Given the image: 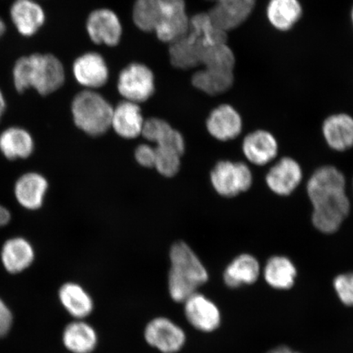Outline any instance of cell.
I'll use <instances>...</instances> for the list:
<instances>
[{
  "instance_id": "6da1fadb",
  "label": "cell",
  "mask_w": 353,
  "mask_h": 353,
  "mask_svg": "<svg viewBox=\"0 0 353 353\" xmlns=\"http://www.w3.org/2000/svg\"><path fill=\"white\" fill-rule=\"evenodd\" d=\"M307 192L313 206V226L326 234L337 232L351 210L342 172L332 165L319 168L309 179Z\"/></svg>"
},
{
  "instance_id": "7a4b0ae2",
  "label": "cell",
  "mask_w": 353,
  "mask_h": 353,
  "mask_svg": "<svg viewBox=\"0 0 353 353\" xmlns=\"http://www.w3.org/2000/svg\"><path fill=\"white\" fill-rule=\"evenodd\" d=\"M132 19L140 30L170 43L186 34L190 25L184 0H136Z\"/></svg>"
},
{
  "instance_id": "3957f363",
  "label": "cell",
  "mask_w": 353,
  "mask_h": 353,
  "mask_svg": "<svg viewBox=\"0 0 353 353\" xmlns=\"http://www.w3.org/2000/svg\"><path fill=\"white\" fill-rule=\"evenodd\" d=\"M227 41V32L213 23L208 13H198L190 19L188 32L170 43L171 63L179 69L196 68L210 48Z\"/></svg>"
},
{
  "instance_id": "277c9868",
  "label": "cell",
  "mask_w": 353,
  "mask_h": 353,
  "mask_svg": "<svg viewBox=\"0 0 353 353\" xmlns=\"http://www.w3.org/2000/svg\"><path fill=\"white\" fill-rule=\"evenodd\" d=\"M12 77L17 92H23L33 88L39 94L46 96L63 85L65 70L55 56L34 54L21 57L16 61Z\"/></svg>"
},
{
  "instance_id": "5b68a950",
  "label": "cell",
  "mask_w": 353,
  "mask_h": 353,
  "mask_svg": "<svg viewBox=\"0 0 353 353\" xmlns=\"http://www.w3.org/2000/svg\"><path fill=\"white\" fill-rule=\"evenodd\" d=\"M168 289L172 299L183 303L209 280L208 272L186 243L176 242L171 247Z\"/></svg>"
},
{
  "instance_id": "8992f818",
  "label": "cell",
  "mask_w": 353,
  "mask_h": 353,
  "mask_svg": "<svg viewBox=\"0 0 353 353\" xmlns=\"http://www.w3.org/2000/svg\"><path fill=\"white\" fill-rule=\"evenodd\" d=\"M113 109L103 96L92 90L79 92L72 105L74 123L90 136L103 135L110 129Z\"/></svg>"
},
{
  "instance_id": "52a82bcc",
  "label": "cell",
  "mask_w": 353,
  "mask_h": 353,
  "mask_svg": "<svg viewBox=\"0 0 353 353\" xmlns=\"http://www.w3.org/2000/svg\"><path fill=\"white\" fill-rule=\"evenodd\" d=\"M215 191L225 197H234L249 191L254 179L250 167L243 162L219 161L211 172Z\"/></svg>"
},
{
  "instance_id": "ba28073f",
  "label": "cell",
  "mask_w": 353,
  "mask_h": 353,
  "mask_svg": "<svg viewBox=\"0 0 353 353\" xmlns=\"http://www.w3.org/2000/svg\"><path fill=\"white\" fill-rule=\"evenodd\" d=\"M144 338L150 346L162 353H176L183 350L187 336L181 326L164 316L150 321L144 330Z\"/></svg>"
},
{
  "instance_id": "9c48e42d",
  "label": "cell",
  "mask_w": 353,
  "mask_h": 353,
  "mask_svg": "<svg viewBox=\"0 0 353 353\" xmlns=\"http://www.w3.org/2000/svg\"><path fill=\"white\" fill-rule=\"evenodd\" d=\"M118 90L132 103H139L147 101L154 94V76L148 66L132 63L123 69L118 79Z\"/></svg>"
},
{
  "instance_id": "30bf717a",
  "label": "cell",
  "mask_w": 353,
  "mask_h": 353,
  "mask_svg": "<svg viewBox=\"0 0 353 353\" xmlns=\"http://www.w3.org/2000/svg\"><path fill=\"white\" fill-rule=\"evenodd\" d=\"M214 6L207 12L213 23L220 30L228 32L248 19L252 13L256 0H209Z\"/></svg>"
},
{
  "instance_id": "8fae6325",
  "label": "cell",
  "mask_w": 353,
  "mask_h": 353,
  "mask_svg": "<svg viewBox=\"0 0 353 353\" xmlns=\"http://www.w3.org/2000/svg\"><path fill=\"white\" fill-rule=\"evenodd\" d=\"M183 303L185 317L192 327L205 333L219 327L221 315L219 308L204 294H193Z\"/></svg>"
},
{
  "instance_id": "7c38bea8",
  "label": "cell",
  "mask_w": 353,
  "mask_h": 353,
  "mask_svg": "<svg viewBox=\"0 0 353 353\" xmlns=\"http://www.w3.org/2000/svg\"><path fill=\"white\" fill-rule=\"evenodd\" d=\"M303 170L294 159L285 157L273 165L266 175L269 189L278 196L292 194L303 180Z\"/></svg>"
},
{
  "instance_id": "4fadbf2b",
  "label": "cell",
  "mask_w": 353,
  "mask_h": 353,
  "mask_svg": "<svg viewBox=\"0 0 353 353\" xmlns=\"http://www.w3.org/2000/svg\"><path fill=\"white\" fill-rule=\"evenodd\" d=\"M87 30L94 43L116 46L121 41L122 26L116 13L101 8L90 13L87 21Z\"/></svg>"
},
{
  "instance_id": "5bb4252c",
  "label": "cell",
  "mask_w": 353,
  "mask_h": 353,
  "mask_svg": "<svg viewBox=\"0 0 353 353\" xmlns=\"http://www.w3.org/2000/svg\"><path fill=\"white\" fill-rule=\"evenodd\" d=\"M278 145L275 136L263 130H255L245 137L242 151L251 164L263 166L272 162L277 157Z\"/></svg>"
},
{
  "instance_id": "9a60e30c",
  "label": "cell",
  "mask_w": 353,
  "mask_h": 353,
  "mask_svg": "<svg viewBox=\"0 0 353 353\" xmlns=\"http://www.w3.org/2000/svg\"><path fill=\"white\" fill-rule=\"evenodd\" d=\"M206 127L214 139L225 142L241 134L243 121L240 113L232 105L222 104L212 110Z\"/></svg>"
},
{
  "instance_id": "2e32d148",
  "label": "cell",
  "mask_w": 353,
  "mask_h": 353,
  "mask_svg": "<svg viewBox=\"0 0 353 353\" xmlns=\"http://www.w3.org/2000/svg\"><path fill=\"white\" fill-rule=\"evenodd\" d=\"M13 25L25 37H33L46 21V13L34 0H15L10 8Z\"/></svg>"
},
{
  "instance_id": "e0dca14e",
  "label": "cell",
  "mask_w": 353,
  "mask_h": 353,
  "mask_svg": "<svg viewBox=\"0 0 353 353\" xmlns=\"http://www.w3.org/2000/svg\"><path fill=\"white\" fill-rule=\"evenodd\" d=\"M74 76L79 83L88 88H98L107 83L109 72L103 57L96 52H88L74 61Z\"/></svg>"
},
{
  "instance_id": "ac0fdd59",
  "label": "cell",
  "mask_w": 353,
  "mask_h": 353,
  "mask_svg": "<svg viewBox=\"0 0 353 353\" xmlns=\"http://www.w3.org/2000/svg\"><path fill=\"white\" fill-rule=\"evenodd\" d=\"M234 68L218 65L203 66L192 77V85L205 94L214 96L230 90L234 83Z\"/></svg>"
},
{
  "instance_id": "d6986e66",
  "label": "cell",
  "mask_w": 353,
  "mask_h": 353,
  "mask_svg": "<svg viewBox=\"0 0 353 353\" xmlns=\"http://www.w3.org/2000/svg\"><path fill=\"white\" fill-rule=\"evenodd\" d=\"M322 134L331 149L347 151L353 147V117L346 113L331 114L322 125Z\"/></svg>"
},
{
  "instance_id": "ffe728a7",
  "label": "cell",
  "mask_w": 353,
  "mask_h": 353,
  "mask_svg": "<svg viewBox=\"0 0 353 353\" xmlns=\"http://www.w3.org/2000/svg\"><path fill=\"white\" fill-rule=\"evenodd\" d=\"M48 187V181L43 176L30 172L17 179L14 186L15 197L23 208L37 210L43 205Z\"/></svg>"
},
{
  "instance_id": "44dd1931",
  "label": "cell",
  "mask_w": 353,
  "mask_h": 353,
  "mask_svg": "<svg viewBox=\"0 0 353 353\" xmlns=\"http://www.w3.org/2000/svg\"><path fill=\"white\" fill-rule=\"evenodd\" d=\"M0 257L6 270L11 274H17L32 264L34 250L28 240L14 237L4 243Z\"/></svg>"
},
{
  "instance_id": "7402d4cb",
  "label": "cell",
  "mask_w": 353,
  "mask_h": 353,
  "mask_svg": "<svg viewBox=\"0 0 353 353\" xmlns=\"http://www.w3.org/2000/svg\"><path fill=\"white\" fill-rule=\"evenodd\" d=\"M144 120L138 103L122 101L113 109L112 126L118 135L135 139L142 134Z\"/></svg>"
},
{
  "instance_id": "603a6c76",
  "label": "cell",
  "mask_w": 353,
  "mask_h": 353,
  "mask_svg": "<svg viewBox=\"0 0 353 353\" xmlns=\"http://www.w3.org/2000/svg\"><path fill=\"white\" fill-rule=\"evenodd\" d=\"M63 342L72 353H92L98 346L99 336L91 325L83 320H76L65 326Z\"/></svg>"
},
{
  "instance_id": "cb8c5ba5",
  "label": "cell",
  "mask_w": 353,
  "mask_h": 353,
  "mask_svg": "<svg viewBox=\"0 0 353 353\" xmlns=\"http://www.w3.org/2000/svg\"><path fill=\"white\" fill-rule=\"evenodd\" d=\"M267 19L279 32H289L296 25L303 15L299 0H269L266 8Z\"/></svg>"
},
{
  "instance_id": "d4e9b609",
  "label": "cell",
  "mask_w": 353,
  "mask_h": 353,
  "mask_svg": "<svg viewBox=\"0 0 353 353\" xmlns=\"http://www.w3.org/2000/svg\"><path fill=\"white\" fill-rule=\"evenodd\" d=\"M59 297L66 312L76 320H83L94 311V303L91 295L74 282L61 285Z\"/></svg>"
},
{
  "instance_id": "484cf974",
  "label": "cell",
  "mask_w": 353,
  "mask_h": 353,
  "mask_svg": "<svg viewBox=\"0 0 353 353\" xmlns=\"http://www.w3.org/2000/svg\"><path fill=\"white\" fill-rule=\"evenodd\" d=\"M34 149L32 134L22 128H8L0 134V152L8 160L28 158L32 156Z\"/></svg>"
},
{
  "instance_id": "4316f807",
  "label": "cell",
  "mask_w": 353,
  "mask_h": 353,
  "mask_svg": "<svg viewBox=\"0 0 353 353\" xmlns=\"http://www.w3.org/2000/svg\"><path fill=\"white\" fill-rule=\"evenodd\" d=\"M142 134L145 139L157 143V147L175 150L183 154L185 150L183 137L166 121L152 118L144 121Z\"/></svg>"
},
{
  "instance_id": "83f0119b",
  "label": "cell",
  "mask_w": 353,
  "mask_h": 353,
  "mask_svg": "<svg viewBox=\"0 0 353 353\" xmlns=\"http://www.w3.org/2000/svg\"><path fill=\"white\" fill-rule=\"evenodd\" d=\"M258 260L250 254H241L228 265L224 272L225 283L231 288H237L243 284H253L259 276Z\"/></svg>"
},
{
  "instance_id": "f1b7e54d",
  "label": "cell",
  "mask_w": 353,
  "mask_h": 353,
  "mask_svg": "<svg viewBox=\"0 0 353 353\" xmlns=\"http://www.w3.org/2000/svg\"><path fill=\"white\" fill-rule=\"evenodd\" d=\"M296 268L288 258L274 256L268 260L264 269L265 279L276 289H290L294 283Z\"/></svg>"
},
{
  "instance_id": "f546056e",
  "label": "cell",
  "mask_w": 353,
  "mask_h": 353,
  "mask_svg": "<svg viewBox=\"0 0 353 353\" xmlns=\"http://www.w3.org/2000/svg\"><path fill=\"white\" fill-rule=\"evenodd\" d=\"M156 151V159H154V165L159 173L163 176H174L178 173L180 168V157L182 156L179 152L173 149L157 147L154 148Z\"/></svg>"
},
{
  "instance_id": "4dcf8cb0",
  "label": "cell",
  "mask_w": 353,
  "mask_h": 353,
  "mask_svg": "<svg viewBox=\"0 0 353 353\" xmlns=\"http://www.w3.org/2000/svg\"><path fill=\"white\" fill-rule=\"evenodd\" d=\"M334 288L345 305L353 306V272L335 278Z\"/></svg>"
},
{
  "instance_id": "1f68e13d",
  "label": "cell",
  "mask_w": 353,
  "mask_h": 353,
  "mask_svg": "<svg viewBox=\"0 0 353 353\" xmlns=\"http://www.w3.org/2000/svg\"><path fill=\"white\" fill-rule=\"evenodd\" d=\"M135 158L141 165L148 168L154 167L156 151L151 145L142 144L136 149Z\"/></svg>"
},
{
  "instance_id": "d6a6232c",
  "label": "cell",
  "mask_w": 353,
  "mask_h": 353,
  "mask_svg": "<svg viewBox=\"0 0 353 353\" xmlns=\"http://www.w3.org/2000/svg\"><path fill=\"white\" fill-rule=\"evenodd\" d=\"M12 324V315L6 303L0 299V338L6 336Z\"/></svg>"
},
{
  "instance_id": "836d02e7",
  "label": "cell",
  "mask_w": 353,
  "mask_h": 353,
  "mask_svg": "<svg viewBox=\"0 0 353 353\" xmlns=\"http://www.w3.org/2000/svg\"><path fill=\"white\" fill-rule=\"evenodd\" d=\"M11 213L6 207L0 205V228L6 226L11 221Z\"/></svg>"
},
{
  "instance_id": "e575fe53",
  "label": "cell",
  "mask_w": 353,
  "mask_h": 353,
  "mask_svg": "<svg viewBox=\"0 0 353 353\" xmlns=\"http://www.w3.org/2000/svg\"><path fill=\"white\" fill-rule=\"evenodd\" d=\"M6 110V98H4L3 92L0 90V120H1L2 117L3 116L4 112Z\"/></svg>"
},
{
  "instance_id": "d590c367",
  "label": "cell",
  "mask_w": 353,
  "mask_h": 353,
  "mask_svg": "<svg viewBox=\"0 0 353 353\" xmlns=\"http://www.w3.org/2000/svg\"><path fill=\"white\" fill-rule=\"evenodd\" d=\"M269 353H298V352H294L293 351H291L290 350V348L281 347L276 348V350H272Z\"/></svg>"
},
{
  "instance_id": "8d00e7d4",
  "label": "cell",
  "mask_w": 353,
  "mask_h": 353,
  "mask_svg": "<svg viewBox=\"0 0 353 353\" xmlns=\"http://www.w3.org/2000/svg\"><path fill=\"white\" fill-rule=\"evenodd\" d=\"M6 22L0 17V37H2L6 34Z\"/></svg>"
},
{
  "instance_id": "74e56055",
  "label": "cell",
  "mask_w": 353,
  "mask_h": 353,
  "mask_svg": "<svg viewBox=\"0 0 353 353\" xmlns=\"http://www.w3.org/2000/svg\"><path fill=\"white\" fill-rule=\"evenodd\" d=\"M351 20H352V26H353V6H352V11H351Z\"/></svg>"
}]
</instances>
